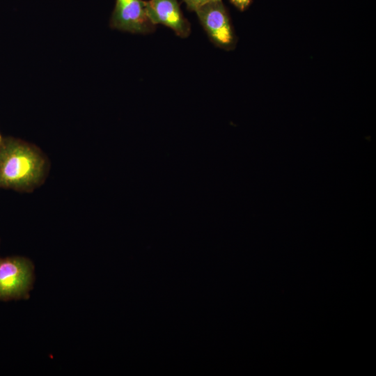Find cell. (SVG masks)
Returning <instances> with one entry per match:
<instances>
[{
    "label": "cell",
    "mask_w": 376,
    "mask_h": 376,
    "mask_svg": "<svg viewBox=\"0 0 376 376\" xmlns=\"http://www.w3.org/2000/svg\"><path fill=\"white\" fill-rule=\"evenodd\" d=\"M147 15L155 24L171 29L181 38L191 33V24L184 16L178 0H149L145 1Z\"/></svg>",
    "instance_id": "obj_5"
},
{
    "label": "cell",
    "mask_w": 376,
    "mask_h": 376,
    "mask_svg": "<svg viewBox=\"0 0 376 376\" xmlns=\"http://www.w3.org/2000/svg\"><path fill=\"white\" fill-rule=\"evenodd\" d=\"M230 2L239 10H246L251 4L252 0H229Z\"/></svg>",
    "instance_id": "obj_7"
},
{
    "label": "cell",
    "mask_w": 376,
    "mask_h": 376,
    "mask_svg": "<svg viewBox=\"0 0 376 376\" xmlns=\"http://www.w3.org/2000/svg\"><path fill=\"white\" fill-rule=\"evenodd\" d=\"M110 26L120 31L142 34L150 33L156 29V25L147 15L143 0H116Z\"/></svg>",
    "instance_id": "obj_4"
},
{
    "label": "cell",
    "mask_w": 376,
    "mask_h": 376,
    "mask_svg": "<svg viewBox=\"0 0 376 376\" xmlns=\"http://www.w3.org/2000/svg\"><path fill=\"white\" fill-rule=\"evenodd\" d=\"M195 12L212 43L226 51L235 48L237 38L228 11L221 0L207 3Z\"/></svg>",
    "instance_id": "obj_3"
},
{
    "label": "cell",
    "mask_w": 376,
    "mask_h": 376,
    "mask_svg": "<svg viewBox=\"0 0 376 376\" xmlns=\"http://www.w3.org/2000/svg\"><path fill=\"white\" fill-rule=\"evenodd\" d=\"M1 139H2V137H1V136L0 135V141H1Z\"/></svg>",
    "instance_id": "obj_8"
},
{
    "label": "cell",
    "mask_w": 376,
    "mask_h": 376,
    "mask_svg": "<svg viewBox=\"0 0 376 376\" xmlns=\"http://www.w3.org/2000/svg\"><path fill=\"white\" fill-rule=\"evenodd\" d=\"M45 162L29 144L11 138L0 141V187L30 190L41 182Z\"/></svg>",
    "instance_id": "obj_1"
},
{
    "label": "cell",
    "mask_w": 376,
    "mask_h": 376,
    "mask_svg": "<svg viewBox=\"0 0 376 376\" xmlns=\"http://www.w3.org/2000/svg\"><path fill=\"white\" fill-rule=\"evenodd\" d=\"M33 280V267L24 257L0 258V300L24 299Z\"/></svg>",
    "instance_id": "obj_2"
},
{
    "label": "cell",
    "mask_w": 376,
    "mask_h": 376,
    "mask_svg": "<svg viewBox=\"0 0 376 376\" xmlns=\"http://www.w3.org/2000/svg\"><path fill=\"white\" fill-rule=\"evenodd\" d=\"M186 5L187 8L191 11H196L201 6L218 0H182Z\"/></svg>",
    "instance_id": "obj_6"
}]
</instances>
